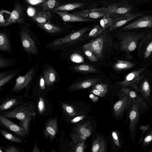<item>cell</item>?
<instances>
[{
  "mask_svg": "<svg viewBox=\"0 0 152 152\" xmlns=\"http://www.w3.org/2000/svg\"><path fill=\"white\" fill-rule=\"evenodd\" d=\"M46 11H39L36 13L32 17L34 21L38 23H43L47 22L52 18L50 13Z\"/></svg>",
  "mask_w": 152,
  "mask_h": 152,
  "instance_id": "cb8c5ba5",
  "label": "cell"
},
{
  "mask_svg": "<svg viewBox=\"0 0 152 152\" xmlns=\"http://www.w3.org/2000/svg\"><path fill=\"white\" fill-rule=\"evenodd\" d=\"M106 7L86 9L74 12V15L81 17L90 19L102 18L106 14Z\"/></svg>",
  "mask_w": 152,
  "mask_h": 152,
  "instance_id": "4fadbf2b",
  "label": "cell"
},
{
  "mask_svg": "<svg viewBox=\"0 0 152 152\" xmlns=\"http://www.w3.org/2000/svg\"><path fill=\"white\" fill-rule=\"evenodd\" d=\"M45 106L44 100L42 97H40L38 104V109L39 113L42 114L45 111Z\"/></svg>",
  "mask_w": 152,
  "mask_h": 152,
  "instance_id": "7bdbcfd3",
  "label": "cell"
},
{
  "mask_svg": "<svg viewBox=\"0 0 152 152\" xmlns=\"http://www.w3.org/2000/svg\"><path fill=\"white\" fill-rule=\"evenodd\" d=\"M84 143V140L78 142L75 147L74 151L76 152H83L85 147Z\"/></svg>",
  "mask_w": 152,
  "mask_h": 152,
  "instance_id": "f6af8a7d",
  "label": "cell"
},
{
  "mask_svg": "<svg viewBox=\"0 0 152 152\" xmlns=\"http://www.w3.org/2000/svg\"><path fill=\"white\" fill-rule=\"evenodd\" d=\"M91 151L93 152H105L106 151V142L103 138L98 136L92 143Z\"/></svg>",
  "mask_w": 152,
  "mask_h": 152,
  "instance_id": "603a6c76",
  "label": "cell"
},
{
  "mask_svg": "<svg viewBox=\"0 0 152 152\" xmlns=\"http://www.w3.org/2000/svg\"><path fill=\"white\" fill-rule=\"evenodd\" d=\"M84 51L85 54L90 61L93 62L98 61V58L91 52L87 50H84Z\"/></svg>",
  "mask_w": 152,
  "mask_h": 152,
  "instance_id": "bcb514c9",
  "label": "cell"
},
{
  "mask_svg": "<svg viewBox=\"0 0 152 152\" xmlns=\"http://www.w3.org/2000/svg\"><path fill=\"white\" fill-rule=\"evenodd\" d=\"M103 40L100 37L93 40L90 42L86 44L83 47L84 50H87L91 52L99 59L102 57V50L103 48Z\"/></svg>",
  "mask_w": 152,
  "mask_h": 152,
  "instance_id": "9a60e30c",
  "label": "cell"
},
{
  "mask_svg": "<svg viewBox=\"0 0 152 152\" xmlns=\"http://www.w3.org/2000/svg\"><path fill=\"white\" fill-rule=\"evenodd\" d=\"M27 12L28 15L30 16L33 17L35 14V10L31 7L28 8Z\"/></svg>",
  "mask_w": 152,
  "mask_h": 152,
  "instance_id": "f907efd6",
  "label": "cell"
},
{
  "mask_svg": "<svg viewBox=\"0 0 152 152\" xmlns=\"http://www.w3.org/2000/svg\"><path fill=\"white\" fill-rule=\"evenodd\" d=\"M70 59L72 61L76 63H83L84 62L83 57L76 53L72 54L70 56Z\"/></svg>",
  "mask_w": 152,
  "mask_h": 152,
  "instance_id": "60d3db41",
  "label": "cell"
},
{
  "mask_svg": "<svg viewBox=\"0 0 152 152\" xmlns=\"http://www.w3.org/2000/svg\"><path fill=\"white\" fill-rule=\"evenodd\" d=\"M39 64L30 68L24 75L20 76L16 79L11 92H17L26 88L31 85L38 71Z\"/></svg>",
  "mask_w": 152,
  "mask_h": 152,
  "instance_id": "5b68a950",
  "label": "cell"
},
{
  "mask_svg": "<svg viewBox=\"0 0 152 152\" xmlns=\"http://www.w3.org/2000/svg\"><path fill=\"white\" fill-rule=\"evenodd\" d=\"M83 5L81 3H76L65 4L60 6L57 7L53 10H50L59 11H64L74 10L77 8L80 7Z\"/></svg>",
  "mask_w": 152,
  "mask_h": 152,
  "instance_id": "4316f807",
  "label": "cell"
},
{
  "mask_svg": "<svg viewBox=\"0 0 152 152\" xmlns=\"http://www.w3.org/2000/svg\"><path fill=\"white\" fill-rule=\"evenodd\" d=\"M135 100L126 96H120V99L113 106L115 117L116 118L121 117L126 110L130 111Z\"/></svg>",
  "mask_w": 152,
  "mask_h": 152,
  "instance_id": "ba28073f",
  "label": "cell"
},
{
  "mask_svg": "<svg viewBox=\"0 0 152 152\" xmlns=\"http://www.w3.org/2000/svg\"><path fill=\"white\" fill-rule=\"evenodd\" d=\"M47 0H26L29 4L32 5H36L43 3Z\"/></svg>",
  "mask_w": 152,
  "mask_h": 152,
  "instance_id": "c3c4849f",
  "label": "cell"
},
{
  "mask_svg": "<svg viewBox=\"0 0 152 152\" xmlns=\"http://www.w3.org/2000/svg\"><path fill=\"white\" fill-rule=\"evenodd\" d=\"M84 117V116H77L72 120L71 121L73 123H76L83 119Z\"/></svg>",
  "mask_w": 152,
  "mask_h": 152,
  "instance_id": "816d5d0a",
  "label": "cell"
},
{
  "mask_svg": "<svg viewBox=\"0 0 152 152\" xmlns=\"http://www.w3.org/2000/svg\"><path fill=\"white\" fill-rule=\"evenodd\" d=\"M91 92L94 94L98 96H99L102 97L104 96L102 93L96 89H93L91 91Z\"/></svg>",
  "mask_w": 152,
  "mask_h": 152,
  "instance_id": "f5cc1de1",
  "label": "cell"
},
{
  "mask_svg": "<svg viewBox=\"0 0 152 152\" xmlns=\"http://www.w3.org/2000/svg\"><path fill=\"white\" fill-rule=\"evenodd\" d=\"M18 102L17 100L15 98L7 100L1 105L0 110L3 111L8 109L17 104Z\"/></svg>",
  "mask_w": 152,
  "mask_h": 152,
  "instance_id": "d6a6232c",
  "label": "cell"
},
{
  "mask_svg": "<svg viewBox=\"0 0 152 152\" xmlns=\"http://www.w3.org/2000/svg\"><path fill=\"white\" fill-rule=\"evenodd\" d=\"M58 4L56 0H47L42 3L40 6L43 11H50L57 7Z\"/></svg>",
  "mask_w": 152,
  "mask_h": 152,
  "instance_id": "1f68e13d",
  "label": "cell"
},
{
  "mask_svg": "<svg viewBox=\"0 0 152 152\" xmlns=\"http://www.w3.org/2000/svg\"><path fill=\"white\" fill-rule=\"evenodd\" d=\"M38 27L47 33L52 35H56L61 33L63 29L60 26L54 25L49 22L43 23H37Z\"/></svg>",
  "mask_w": 152,
  "mask_h": 152,
  "instance_id": "ffe728a7",
  "label": "cell"
},
{
  "mask_svg": "<svg viewBox=\"0 0 152 152\" xmlns=\"http://www.w3.org/2000/svg\"><path fill=\"white\" fill-rule=\"evenodd\" d=\"M132 9V6L126 2L122 1L112 4L106 7L105 15L113 18L121 15L129 13Z\"/></svg>",
  "mask_w": 152,
  "mask_h": 152,
  "instance_id": "9c48e42d",
  "label": "cell"
},
{
  "mask_svg": "<svg viewBox=\"0 0 152 152\" xmlns=\"http://www.w3.org/2000/svg\"><path fill=\"white\" fill-rule=\"evenodd\" d=\"M90 29L89 28H84L64 37L57 38L47 43L45 47L47 49L53 51L62 49L74 42L80 39Z\"/></svg>",
  "mask_w": 152,
  "mask_h": 152,
  "instance_id": "3957f363",
  "label": "cell"
},
{
  "mask_svg": "<svg viewBox=\"0 0 152 152\" xmlns=\"http://www.w3.org/2000/svg\"><path fill=\"white\" fill-rule=\"evenodd\" d=\"M148 152H152V148L150 149V150L148 151Z\"/></svg>",
  "mask_w": 152,
  "mask_h": 152,
  "instance_id": "11a10c76",
  "label": "cell"
},
{
  "mask_svg": "<svg viewBox=\"0 0 152 152\" xmlns=\"http://www.w3.org/2000/svg\"><path fill=\"white\" fill-rule=\"evenodd\" d=\"M62 107L65 112L69 116L73 117L76 115V112L72 106L65 103L62 104Z\"/></svg>",
  "mask_w": 152,
  "mask_h": 152,
  "instance_id": "f35d334b",
  "label": "cell"
},
{
  "mask_svg": "<svg viewBox=\"0 0 152 152\" xmlns=\"http://www.w3.org/2000/svg\"><path fill=\"white\" fill-rule=\"evenodd\" d=\"M21 69L7 71L0 73V87L3 86L16 76L22 70Z\"/></svg>",
  "mask_w": 152,
  "mask_h": 152,
  "instance_id": "7402d4cb",
  "label": "cell"
},
{
  "mask_svg": "<svg viewBox=\"0 0 152 152\" xmlns=\"http://www.w3.org/2000/svg\"><path fill=\"white\" fill-rule=\"evenodd\" d=\"M151 123L145 125L140 126L139 127V129L141 130V136L138 144L141 143L143 140L144 134L148 131L150 127Z\"/></svg>",
  "mask_w": 152,
  "mask_h": 152,
  "instance_id": "ab89813d",
  "label": "cell"
},
{
  "mask_svg": "<svg viewBox=\"0 0 152 152\" xmlns=\"http://www.w3.org/2000/svg\"><path fill=\"white\" fill-rule=\"evenodd\" d=\"M58 130L57 119L56 118L49 120L47 123L45 129L44 134L45 138L49 137L52 141L55 137Z\"/></svg>",
  "mask_w": 152,
  "mask_h": 152,
  "instance_id": "e0dca14e",
  "label": "cell"
},
{
  "mask_svg": "<svg viewBox=\"0 0 152 152\" xmlns=\"http://www.w3.org/2000/svg\"></svg>",
  "mask_w": 152,
  "mask_h": 152,
  "instance_id": "6f0895ef",
  "label": "cell"
},
{
  "mask_svg": "<svg viewBox=\"0 0 152 152\" xmlns=\"http://www.w3.org/2000/svg\"><path fill=\"white\" fill-rule=\"evenodd\" d=\"M6 152H20L15 147L12 146H10L7 147L5 149Z\"/></svg>",
  "mask_w": 152,
  "mask_h": 152,
  "instance_id": "681fc988",
  "label": "cell"
},
{
  "mask_svg": "<svg viewBox=\"0 0 152 152\" xmlns=\"http://www.w3.org/2000/svg\"><path fill=\"white\" fill-rule=\"evenodd\" d=\"M44 76L47 86H53L59 79V76L55 68L49 64L44 65L42 73Z\"/></svg>",
  "mask_w": 152,
  "mask_h": 152,
  "instance_id": "8fae6325",
  "label": "cell"
},
{
  "mask_svg": "<svg viewBox=\"0 0 152 152\" xmlns=\"http://www.w3.org/2000/svg\"><path fill=\"white\" fill-rule=\"evenodd\" d=\"M0 132L6 138L10 141L12 142H16L18 143H22V141L20 139L5 130L3 129H1L0 130Z\"/></svg>",
  "mask_w": 152,
  "mask_h": 152,
  "instance_id": "e575fe53",
  "label": "cell"
},
{
  "mask_svg": "<svg viewBox=\"0 0 152 152\" xmlns=\"http://www.w3.org/2000/svg\"><path fill=\"white\" fill-rule=\"evenodd\" d=\"M0 122L7 128L20 136L24 137L28 132L22 126L12 122L4 115H0Z\"/></svg>",
  "mask_w": 152,
  "mask_h": 152,
  "instance_id": "2e32d148",
  "label": "cell"
},
{
  "mask_svg": "<svg viewBox=\"0 0 152 152\" xmlns=\"http://www.w3.org/2000/svg\"><path fill=\"white\" fill-rule=\"evenodd\" d=\"M16 62L13 59L8 58L0 54V68L2 69L15 65Z\"/></svg>",
  "mask_w": 152,
  "mask_h": 152,
  "instance_id": "f1b7e54d",
  "label": "cell"
},
{
  "mask_svg": "<svg viewBox=\"0 0 152 152\" xmlns=\"http://www.w3.org/2000/svg\"><path fill=\"white\" fill-rule=\"evenodd\" d=\"M35 114L33 106L24 104L4 113L3 115L7 118H16L21 121L28 117H33Z\"/></svg>",
  "mask_w": 152,
  "mask_h": 152,
  "instance_id": "52a82bcc",
  "label": "cell"
},
{
  "mask_svg": "<svg viewBox=\"0 0 152 152\" xmlns=\"http://www.w3.org/2000/svg\"><path fill=\"white\" fill-rule=\"evenodd\" d=\"M152 122V120H151V122L150 123L151 124Z\"/></svg>",
  "mask_w": 152,
  "mask_h": 152,
  "instance_id": "9f6ffc18",
  "label": "cell"
},
{
  "mask_svg": "<svg viewBox=\"0 0 152 152\" xmlns=\"http://www.w3.org/2000/svg\"><path fill=\"white\" fill-rule=\"evenodd\" d=\"M104 29L100 25L95 26L90 31L88 36V38L95 37L102 33Z\"/></svg>",
  "mask_w": 152,
  "mask_h": 152,
  "instance_id": "836d02e7",
  "label": "cell"
},
{
  "mask_svg": "<svg viewBox=\"0 0 152 152\" xmlns=\"http://www.w3.org/2000/svg\"><path fill=\"white\" fill-rule=\"evenodd\" d=\"M151 88L148 80L145 79L141 83L140 87L139 88V91L143 97L148 100L151 93Z\"/></svg>",
  "mask_w": 152,
  "mask_h": 152,
  "instance_id": "d4e9b609",
  "label": "cell"
},
{
  "mask_svg": "<svg viewBox=\"0 0 152 152\" xmlns=\"http://www.w3.org/2000/svg\"><path fill=\"white\" fill-rule=\"evenodd\" d=\"M142 15L143 14L140 12L135 14L129 12L112 18V23L109 27V31H111L122 26L130 20Z\"/></svg>",
  "mask_w": 152,
  "mask_h": 152,
  "instance_id": "30bf717a",
  "label": "cell"
},
{
  "mask_svg": "<svg viewBox=\"0 0 152 152\" xmlns=\"http://www.w3.org/2000/svg\"><path fill=\"white\" fill-rule=\"evenodd\" d=\"M112 136L113 140L115 145L118 147L120 146L118 135L116 132L114 131L112 133Z\"/></svg>",
  "mask_w": 152,
  "mask_h": 152,
  "instance_id": "7dc6e473",
  "label": "cell"
},
{
  "mask_svg": "<svg viewBox=\"0 0 152 152\" xmlns=\"http://www.w3.org/2000/svg\"><path fill=\"white\" fill-rule=\"evenodd\" d=\"M108 86L107 84L97 83L93 85L92 88L98 90L104 96L107 93Z\"/></svg>",
  "mask_w": 152,
  "mask_h": 152,
  "instance_id": "74e56055",
  "label": "cell"
},
{
  "mask_svg": "<svg viewBox=\"0 0 152 152\" xmlns=\"http://www.w3.org/2000/svg\"><path fill=\"white\" fill-rule=\"evenodd\" d=\"M146 45L143 53L145 58H148L152 53V39Z\"/></svg>",
  "mask_w": 152,
  "mask_h": 152,
  "instance_id": "b9f144b4",
  "label": "cell"
},
{
  "mask_svg": "<svg viewBox=\"0 0 152 152\" xmlns=\"http://www.w3.org/2000/svg\"><path fill=\"white\" fill-rule=\"evenodd\" d=\"M100 80V79L97 78L88 79L71 85L68 90L74 91L86 88L97 83Z\"/></svg>",
  "mask_w": 152,
  "mask_h": 152,
  "instance_id": "44dd1931",
  "label": "cell"
},
{
  "mask_svg": "<svg viewBox=\"0 0 152 152\" xmlns=\"http://www.w3.org/2000/svg\"><path fill=\"white\" fill-rule=\"evenodd\" d=\"M148 31L139 33L126 32L122 34L119 44L120 49L127 54L134 51Z\"/></svg>",
  "mask_w": 152,
  "mask_h": 152,
  "instance_id": "277c9868",
  "label": "cell"
},
{
  "mask_svg": "<svg viewBox=\"0 0 152 152\" xmlns=\"http://www.w3.org/2000/svg\"><path fill=\"white\" fill-rule=\"evenodd\" d=\"M112 23V18L109 16L105 15L100 20V25L104 29L111 25Z\"/></svg>",
  "mask_w": 152,
  "mask_h": 152,
  "instance_id": "8d00e7d4",
  "label": "cell"
},
{
  "mask_svg": "<svg viewBox=\"0 0 152 152\" xmlns=\"http://www.w3.org/2000/svg\"><path fill=\"white\" fill-rule=\"evenodd\" d=\"M136 91L126 87H122L121 90L120 96H126L134 99L142 97L141 96L138 94Z\"/></svg>",
  "mask_w": 152,
  "mask_h": 152,
  "instance_id": "83f0119b",
  "label": "cell"
},
{
  "mask_svg": "<svg viewBox=\"0 0 152 152\" xmlns=\"http://www.w3.org/2000/svg\"><path fill=\"white\" fill-rule=\"evenodd\" d=\"M12 15L16 21L18 23H23V12L21 6L19 4L16 5L12 12Z\"/></svg>",
  "mask_w": 152,
  "mask_h": 152,
  "instance_id": "f546056e",
  "label": "cell"
},
{
  "mask_svg": "<svg viewBox=\"0 0 152 152\" xmlns=\"http://www.w3.org/2000/svg\"><path fill=\"white\" fill-rule=\"evenodd\" d=\"M53 12L59 15L64 21L67 22H88L92 20L90 18H84L68 13L66 11H53Z\"/></svg>",
  "mask_w": 152,
  "mask_h": 152,
  "instance_id": "ac0fdd59",
  "label": "cell"
},
{
  "mask_svg": "<svg viewBox=\"0 0 152 152\" xmlns=\"http://www.w3.org/2000/svg\"><path fill=\"white\" fill-rule=\"evenodd\" d=\"M145 70L142 68L131 72L125 76L123 80L117 84L122 87H130L138 92V84L143 77L142 74Z\"/></svg>",
  "mask_w": 152,
  "mask_h": 152,
  "instance_id": "8992f818",
  "label": "cell"
},
{
  "mask_svg": "<svg viewBox=\"0 0 152 152\" xmlns=\"http://www.w3.org/2000/svg\"><path fill=\"white\" fill-rule=\"evenodd\" d=\"M74 69L77 72L82 73H92L97 71V70L92 66L84 64L76 66Z\"/></svg>",
  "mask_w": 152,
  "mask_h": 152,
  "instance_id": "4dcf8cb0",
  "label": "cell"
},
{
  "mask_svg": "<svg viewBox=\"0 0 152 152\" xmlns=\"http://www.w3.org/2000/svg\"><path fill=\"white\" fill-rule=\"evenodd\" d=\"M0 51L9 53L13 51L10 35L3 31L0 33Z\"/></svg>",
  "mask_w": 152,
  "mask_h": 152,
  "instance_id": "d6986e66",
  "label": "cell"
},
{
  "mask_svg": "<svg viewBox=\"0 0 152 152\" xmlns=\"http://www.w3.org/2000/svg\"><path fill=\"white\" fill-rule=\"evenodd\" d=\"M152 141V127L149 128L145 135L142 142V147L145 148L149 145Z\"/></svg>",
  "mask_w": 152,
  "mask_h": 152,
  "instance_id": "d590c367",
  "label": "cell"
},
{
  "mask_svg": "<svg viewBox=\"0 0 152 152\" xmlns=\"http://www.w3.org/2000/svg\"><path fill=\"white\" fill-rule=\"evenodd\" d=\"M32 151L33 152H39L40 151V150L38 148L36 144L34 145Z\"/></svg>",
  "mask_w": 152,
  "mask_h": 152,
  "instance_id": "db71d44e",
  "label": "cell"
},
{
  "mask_svg": "<svg viewBox=\"0 0 152 152\" xmlns=\"http://www.w3.org/2000/svg\"><path fill=\"white\" fill-rule=\"evenodd\" d=\"M33 117L30 116L21 121L20 124L21 126L28 132L30 122Z\"/></svg>",
  "mask_w": 152,
  "mask_h": 152,
  "instance_id": "ee69618b",
  "label": "cell"
},
{
  "mask_svg": "<svg viewBox=\"0 0 152 152\" xmlns=\"http://www.w3.org/2000/svg\"><path fill=\"white\" fill-rule=\"evenodd\" d=\"M142 28H152V15L145 16L125 26L122 30Z\"/></svg>",
  "mask_w": 152,
  "mask_h": 152,
  "instance_id": "5bb4252c",
  "label": "cell"
},
{
  "mask_svg": "<svg viewBox=\"0 0 152 152\" xmlns=\"http://www.w3.org/2000/svg\"><path fill=\"white\" fill-rule=\"evenodd\" d=\"M90 126L89 123L86 122L79 125L75 128V132L71 135L75 143L84 140L91 135L92 130Z\"/></svg>",
  "mask_w": 152,
  "mask_h": 152,
  "instance_id": "7c38bea8",
  "label": "cell"
},
{
  "mask_svg": "<svg viewBox=\"0 0 152 152\" xmlns=\"http://www.w3.org/2000/svg\"><path fill=\"white\" fill-rule=\"evenodd\" d=\"M146 103L143 98H139L135 100L129 114V129L130 137L134 142L135 138L138 125L141 115L145 113L146 109Z\"/></svg>",
  "mask_w": 152,
  "mask_h": 152,
  "instance_id": "6da1fadb",
  "label": "cell"
},
{
  "mask_svg": "<svg viewBox=\"0 0 152 152\" xmlns=\"http://www.w3.org/2000/svg\"><path fill=\"white\" fill-rule=\"evenodd\" d=\"M134 66V64L131 62L126 61L118 60L115 64L114 68L116 70L121 71L132 68Z\"/></svg>",
  "mask_w": 152,
  "mask_h": 152,
  "instance_id": "484cf974",
  "label": "cell"
},
{
  "mask_svg": "<svg viewBox=\"0 0 152 152\" xmlns=\"http://www.w3.org/2000/svg\"><path fill=\"white\" fill-rule=\"evenodd\" d=\"M19 37L23 49L28 58L39 55L38 46L40 45L39 38L25 28L21 29Z\"/></svg>",
  "mask_w": 152,
  "mask_h": 152,
  "instance_id": "7a4b0ae2",
  "label": "cell"
}]
</instances>
